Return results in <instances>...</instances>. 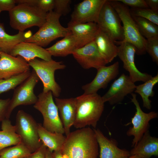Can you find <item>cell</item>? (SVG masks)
Masks as SVG:
<instances>
[{
	"mask_svg": "<svg viewBox=\"0 0 158 158\" xmlns=\"http://www.w3.org/2000/svg\"><path fill=\"white\" fill-rule=\"evenodd\" d=\"M66 137L61 150L63 158H97L99 145L93 129H79Z\"/></svg>",
	"mask_w": 158,
	"mask_h": 158,
	"instance_id": "6da1fadb",
	"label": "cell"
},
{
	"mask_svg": "<svg viewBox=\"0 0 158 158\" xmlns=\"http://www.w3.org/2000/svg\"><path fill=\"white\" fill-rule=\"evenodd\" d=\"M75 98L76 112L73 126L77 129L88 126L95 128L104 110L102 97L96 93L83 94Z\"/></svg>",
	"mask_w": 158,
	"mask_h": 158,
	"instance_id": "7a4b0ae2",
	"label": "cell"
},
{
	"mask_svg": "<svg viewBox=\"0 0 158 158\" xmlns=\"http://www.w3.org/2000/svg\"><path fill=\"white\" fill-rule=\"evenodd\" d=\"M108 1L118 15L123 23L124 32L123 41L133 45L136 48V54L137 55L145 54L146 52L147 39L140 33L128 7L117 0Z\"/></svg>",
	"mask_w": 158,
	"mask_h": 158,
	"instance_id": "3957f363",
	"label": "cell"
},
{
	"mask_svg": "<svg viewBox=\"0 0 158 158\" xmlns=\"http://www.w3.org/2000/svg\"><path fill=\"white\" fill-rule=\"evenodd\" d=\"M8 13L10 26L21 32L34 26L40 27L45 22L48 13L37 6L23 4L15 6Z\"/></svg>",
	"mask_w": 158,
	"mask_h": 158,
	"instance_id": "277c9868",
	"label": "cell"
},
{
	"mask_svg": "<svg viewBox=\"0 0 158 158\" xmlns=\"http://www.w3.org/2000/svg\"><path fill=\"white\" fill-rule=\"evenodd\" d=\"M61 16L53 11L47 13L46 21L34 35L27 39L25 42L35 43L45 47L59 37H64L72 34L68 28L60 24Z\"/></svg>",
	"mask_w": 158,
	"mask_h": 158,
	"instance_id": "5b68a950",
	"label": "cell"
},
{
	"mask_svg": "<svg viewBox=\"0 0 158 158\" xmlns=\"http://www.w3.org/2000/svg\"><path fill=\"white\" fill-rule=\"evenodd\" d=\"M43 84V92L51 91L53 96L58 98L61 92V88L56 81L54 73L58 70L64 69L66 66L61 61L40 60L34 59L28 62Z\"/></svg>",
	"mask_w": 158,
	"mask_h": 158,
	"instance_id": "8992f818",
	"label": "cell"
},
{
	"mask_svg": "<svg viewBox=\"0 0 158 158\" xmlns=\"http://www.w3.org/2000/svg\"><path fill=\"white\" fill-rule=\"evenodd\" d=\"M37 97V100L33 107L42 115L43 127L52 133H64L58 110L53 100L51 92H42L39 94Z\"/></svg>",
	"mask_w": 158,
	"mask_h": 158,
	"instance_id": "52a82bcc",
	"label": "cell"
},
{
	"mask_svg": "<svg viewBox=\"0 0 158 158\" xmlns=\"http://www.w3.org/2000/svg\"><path fill=\"white\" fill-rule=\"evenodd\" d=\"M15 126L21 142L32 153L42 145V143L38 132V123L31 115L23 110H19L16 115Z\"/></svg>",
	"mask_w": 158,
	"mask_h": 158,
	"instance_id": "ba28073f",
	"label": "cell"
},
{
	"mask_svg": "<svg viewBox=\"0 0 158 158\" xmlns=\"http://www.w3.org/2000/svg\"><path fill=\"white\" fill-rule=\"evenodd\" d=\"M39 80L33 70L29 76L15 89L10 99L6 118L9 119L12 112L17 107L36 103L38 97L34 94V90Z\"/></svg>",
	"mask_w": 158,
	"mask_h": 158,
	"instance_id": "9c48e42d",
	"label": "cell"
},
{
	"mask_svg": "<svg viewBox=\"0 0 158 158\" xmlns=\"http://www.w3.org/2000/svg\"><path fill=\"white\" fill-rule=\"evenodd\" d=\"M121 22L117 13L109 1L106 0L101 9L97 22L100 30L114 41H123L124 32Z\"/></svg>",
	"mask_w": 158,
	"mask_h": 158,
	"instance_id": "30bf717a",
	"label": "cell"
},
{
	"mask_svg": "<svg viewBox=\"0 0 158 158\" xmlns=\"http://www.w3.org/2000/svg\"><path fill=\"white\" fill-rule=\"evenodd\" d=\"M131 95L132 97L131 102L134 104L136 111L131 119V123L133 125V126L129 128L126 132V135L128 136L134 137L132 142V147H133L137 145L145 133L149 130L150 121L157 118L158 113L154 111L148 113L143 112L137 99L136 95L133 93Z\"/></svg>",
	"mask_w": 158,
	"mask_h": 158,
	"instance_id": "8fae6325",
	"label": "cell"
},
{
	"mask_svg": "<svg viewBox=\"0 0 158 158\" xmlns=\"http://www.w3.org/2000/svg\"><path fill=\"white\" fill-rule=\"evenodd\" d=\"M114 42L119 46L117 56L123 62V68L128 72L129 76L133 82H145L152 77L150 74L141 72L137 68L134 60L136 49L133 45L124 41Z\"/></svg>",
	"mask_w": 158,
	"mask_h": 158,
	"instance_id": "7c38bea8",
	"label": "cell"
},
{
	"mask_svg": "<svg viewBox=\"0 0 158 158\" xmlns=\"http://www.w3.org/2000/svg\"><path fill=\"white\" fill-rule=\"evenodd\" d=\"M106 0H84L77 4L71 15L70 22L76 23H97Z\"/></svg>",
	"mask_w": 158,
	"mask_h": 158,
	"instance_id": "4fadbf2b",
	"label": "cell"
},
{
	"mask_svg": "<svg viewBox=\"0 0 158 158\" xmlns=\"http://www.w3.org/2000/svg\"><path fill=\"white\" fill-rule=\"evenodd\" d=\"M72 55L80 65L85 69L92 68L97 69L107 64L95 41L76 49Z\"/></svg>",
	"mask_w": 158,
	"mask_h": 158,
	"instance_id": "5bb4252c",
	"label": "cell"
},
{
	"mask_svg": "<svg viewBox=\"0 0 158 158\" xmlns=\"http://www.w3.org/2000/svg\"><path fill=\"white\" fill-rule=\"evenodd\" d=\"M136 87L129 76L123 73L111 84L102 99L104 103L108 102L110 105L119 103L128 94L133 93Z\"/></svg>",
	"mask_w": 158,
	"mask_h": 158,
	"instance_id": "9a60e30c",
	"label": "cell"
},
{
	"mask_svg": "<svg viewBox=\"0 0 158 158\" xmlns=\"http://www.w3.org/2000/svg\"><path fill=\"white\" fill-rule=\"evenodd\" d=\"M119 67V63L117 61L109 66H105L97 69L96 75L93 80L82 87L83 94L96 93L100 89L106 88L109 83L118 75Z\"/></svg>",
	"mask_w": 158,
	"mask_h": 158,
	"instance_id": "2e32d148",
	"label": "cell"
},
{
	"mask_svg": "<svg viewBox=\"0 0 158 158\" xmlns=\"http://www.w3.org/2000/svg\"><path fill=\"white\" fill-rule=\"evenodd\" d=\"M0 55V79H8L30 71L28 63L20 56H13L2 51Z\"/></svg>",
	"mask_w": 158,
	"mask_h": 158,
	"instance_id": "e0dca14e",
	"label": "cell"
},
{
	"mask_svg": "<svg viewBox=\"0 0 158 158\" xmlns=\"http://www.w3.org/2000/svg\"><path fill=\"white\" fill-rule=\"evenodd\" d=\"M67 28L74 37L78 48L94 41L100 30L97 23L93 22L76 23L70 21Z\"/></svg>",
	"mask_w": 158,
	"mask_h": 158,
	"instance_id": "ac0fdd59",
	"label": "cell"
},
{
	"mask_svg": "<svg viewBox=\"0 0 158 158\" xmlns=\"http://www.w3.org/2000/svg\"><path fill=\"white\" fill-rule=\"evenodd\" d=\"M93 129L100 148L99 158H122L130 156V151L118 147L116 140L109 139L99 129Z\"/></svg>",
	"mask_w": 158,
	"mask_h": 158,
	"instance_id": "d6986e66",
	"label": "cell"
},
{
	"mask_svg": "<svg viewBox=\"0 0 158 158\" xmlns=\"http://www.w3.org/2000/svg\"><path fill=\"white\" fill-rule=\"evenodd\" d=\"M55 100L66 136L71 132V128L73 126L76 117V98L60 99L55 97Z\"/></svg>",
	"mask_w": 158,
	"mask_h": 158,
	"instance_id": "ffe728a7",
	"label": "cell"
},
{
	"mask_svg": "<svg viewBox=\"0 0 158 158\" xmlns=\"http://www.w3.org/2000/svg\"><path fill=\"white\" fill-rule=\"evenodd\" d=\"M9 54L13 56H20L28 62L37 58L46 61L52 59V56L46 49L34 43L25 42L15 46Z\"/></svg>",
	"mask_w": 158,
	"mask_h": 158,
	"instance_id": "44dd1931",
	"label": "cell"
},
{
	"mask_svg": "<svg viewBox=\"0 0 158 158\" xmlns=\"http://www.w3.org/2000/svg\"><path fill=\"white\" fill-rule=\"evenodd\" d=\"M130 155L141 158H150L158 156V138L151 136L149 130L144 134L137 145L130 151Z\"/></svg>",
	"mask_w": 158,
	"mask_h": 158,
	"instance_id": "7402d4cb",
	"label": "cell"
},
{
	"mask_svg": "<svg viewBox=\"0 0 158 158\" xmlns=\"http://www.w3.org/2000/svg\"><path fill=\"white\" fill-rule=\"evenodd\" d=\"M94 41L107 64L111 62L117 56L118 46L106 33L100 30Z\"/></svg>",
	"mask_w": 158,
	"mask_h": 158,
	"instance_id": "603a6c76",
	"label": "cell"
},
{
	"mask_svg": "<svg viewBox=\"0 0 158 158\" xmlns=\"http://www.w3.org/2000/svg\"><path fill=\"white\" fill-rule=\"evenodd\" d=\"M38 132L42 144L51 152L61 150L66 138L63 134L49 131L40 123H38Z\"/></svg>",
	"mask_w": 158,
	"mask_h": 158,
	"instance_id": "cb8c5ba5",
	"label": "cell"
},
{
	"mask_svg": "<svg viewBox=\"0 0 158 158\" xmlns=\"http://www.w3.org/2000/svg\"><path fill=\"white\" fill-rule=\"evenodd\" d=\"M78 49L77 42L71 34L58 41L46 49L51 56L65 57L73 54Z\"/></svg>",
	"mask_w": 158,
	"mask_h": 158,
	"instance_id": "d4e9b609",
	"label": "cell"
},
{
	"mask_svg": "<svg viewBox=\"0 0 158 158\" xmlns=\"http://www.w3.org/2000/svg\"><path fill=\"white\" fill-rule=\"evenodd\" d=\"M24 31H19L11 35L5 31L3 24L0 22V49L2 51L9 54L13 49L19 43L25 42L31 35Z\"/></svg>",
	"mask_w": 158,
	"mask_h": 158,
	"instance_id": "484cf974",
	"label": "cell"
},
{
	"mask_svg": "<svg viewBox=\"0 0 158 158\" xmlns=\"http://www.w3.org/2000/svg\"><path fill=\"white\" fill-rule=\"evenodd\" d=\"M0 131V151L3 149L21 142L19 135L16 133L15 126L9 119L5 118L1 122Z\"/></svg>",
	"mask_w": 158,
	"mask_h": 158,
	"instance_id": "4316f807",
	"label": "cell"
},
{
	"mask_svg": "<svg viewBox=\"0 0 158 158\" xmlns=\"http://www.w3.org/2000/svg\"><path fill=\"white\" fill-rule=\"evenodd\" d=\"M158 82V74L152 77L143 84L136 86L134 92L138 94L141 97L143 102V106L148 110L151 109V101L149 99L150 97H153L154 92V87Z\"/></svg>",
	"mask_w": 158,
	"mask_h": 158,
	"instance_id": "83f0119b",
	"label": "cell"
},
{
	"mask_svg": "<svg viewBox=\"0 0 158 158\" xmlns=\"http://www.w3.org/2000/svg\"><path fill=\"white\" fill-rule=\"evenodd\" d=\"M132 16L136 24L140 33L143 37L147 39L158 37V25L143 18Z\"/></svg>",
	"mask_w": 158,
	"mask_h": 158,
	"instance_id": "f1b7e54d",
	"label": "cell"
},
{
	"mask_svg": "<svg viewBox=\"0 0 158 158\" xmlns=\"http://www.w3.org/2000/svg\"><path fill=\"white\" fill-rule=\"evenodd\" d=\"M32 153L24 144L21 142L15 146L5 148L0 151V158H25Z\"/></svg>",
	"mask_w": 158,
	"mask_h": 158,
	"instance_id": "f546056e",
	"label": "cell"
},
{
	"mask_svg": "<svg viewBox=\"0 0 158 158\" xmlns=\"http://www.w3.org/2000/svg\"><path fill=\"white\" fill-rule=\"evenodd\" d=\"M31 72L29 71L8 79H0V95L19 85L29 76Z\"/></svg>",
	"mask_w": 158,
	"mask_h": 158,
	"instance_id": "4dcf8cb0",
	"label": "cell"
},
{
	"mask_svg": "<svg viewBox=\"0 0 158 158\" xmlns=\"http://www.w3.org/2000/svg\"><path fill=\"white\" fill-rule=\"evenodd\" d=\"M130 11L132 16L143 18L158 25V11L149 8H131Z\"/></svg>",
	"mask_w": 158,
	"mask_h": 158,
	"instance_id": "1f68e13d",
	"label": "cell"
},
{
	"mask_svg": "<svg viewBox=\"0 0 158 158\" xmlns=\"http://www.w3.org/2000/svg\"><path fill=\"white\" fill-rule=\"evenodd\" d=\"M147 39L146 51L151 56L152 61L158 64V37Z\"/></svg>",
	"mask_w": 158,
	"mask_h": 158,
	"instance_id": "d6a6232c",
	"label": "cell"
},
{
	"mask_svg": "<svg viewBox=\"0 0 158 158\" xmlns=\"http://www.w3.org/2000/svg\"><path fill=\"white\" fill-rule=\"evenodd\" d=\"M71 0H54V11L61 16H66L71 11Z\"/></svg>",
	"mask_w": 158,
	"mask_h": 158,
	"instance_id": "836d02e7",
	"label": "cell"
},
{
	"mask_svg": "<svg viewBox=\"0 0 158 158\" xmlns=\"http://www.w3.org/2000/svg\"><path fill=\"white\" fill-rule=\"evenodd\" d=\"M36 6L46 13L53 11L54 7V0H37Z\"/></svg>",
	"mask_w": 158,
	"mask_h": 158,
	"instance_id": "e575fe53",
	"label": "cell"
},
{
	"mask_svg": "<svg viewBox=\"0 0 158 158\" xmlns=\"http://www.w3.org/2000/svg\"><path fill=\"white\" fill-rule=\"evenodd\" d=\"M131 8H149L145 0H117Z\"/></svg>",
	"mask_w": 158,
	"mask_h": 158,
	"instance_id": "d590c367",
	"label": "cell"
},
{
	"mask_svg": "<svg viewBox=\"0 0 158 158\" xmlns=\"http://www.w3.org/2000/svg\"><path fill=\"white\" fill-rule=\"evenodd\" d=\"M11 99H0V122L6 118V114Z\"/></svg>",
	"mask_w": 158,
	"mask_h": 158,
	"instance_id": "8d00e7d4",
	"label": "cell"
},
{
	"mask_svg": "<svg viewBox=\"0 0 158 158\" xmlns=\"http://www.w3.org/2000/svg\"><path fill=\"white\" fill-rule=\"evenodd\" d=\"M16 0H0V13L3 11H10L15 6Z\"/></svg>",
	"mask_w": 158,
	"mask_h": 158,
	"instance_id": "74e56055",
	"label": "cell"
},
{
	"mask_svg": "<svg viewBox=\"0 0 158 158\" xmlns=\"http://www.w3.org/2000/svg\"><path fill=\"white\" fill-rule=\"evenodd\" d=\"M47 147L43 144L34 152L31 153L28 158H45Z\"/></svg>",
	"mask_w": 158,
	"mask_h": 158,
	"instance_id": "f35d334b",
	"label": "cell"
},
{
	"mask_svg": "<svg viewBox=\"0 0 158 158\" xmlns=\"http://www.w3.org/2000/svg\"><path fill=\"white\" fill-rule=\"evenodd\" d=\"M149 8L156 11H158V0H145Z\"/></svg>",
	"mask_w": 158,
	"mask_h": 158,
	"instance_id": "ab89813d",
	"label": "cell"
},
{
	"mask_svg": "<svg viewBox=\"0 0 158 158\" xmlns=\"http://www.w3.org/2000/svg\"><path fill=\"white\" fill-rule=\"evenodd\" d=\"M16 4L36 6L37 0H16Z\"/></svg>",
	"mask_w": 158,
	"mask_h": 158,
	"instance_id": "60d3db41",
	"label": "cell"
},
{
	"mask_svg": "<svg viewBox=\"0 0 158 158\" xmlns=\"http://www.w3.org/2000/svg\"><path fill=\"white\" fill-rule=\"evenodd\" d=\"M52 155L53 158H63L61 150L54 151Z\"/></svg>",
	"mask_w": 158,
	"mask_h": 158,
	"instance_id": "b9f144b4",
	"label": "cell"
},
{
	"mask_svg": "<svg viewBox=\"0 0 158 158\" xmlns=\"http://www.w3.org/2000/svg\"><path fill=\"white\" fill-rule=\"evenodd\" d=\"M52 153L47 148L46 152L45 158H53Z\"/></svg>",
	"mask_w": 158,
	"mask_h": 158,
	"instance_id": "7bdbcfd3",
	"label": "cell"
},
{
	"mask_svg": "<svg viewBox=\"0 0 158 158\" xmlns=\"http://www.w3.org/2000/svg\"><path fill=\"white\" fill-rule=\"evenodd\" d=\"M122 158H141L137 155H130V156L129 157H124Z\"/></svg>",
	"mask_w": 158,
	"mask_h": 158,
	"instance_id": "ee69618b",
	"label": "cell"
},
{
	"mask_svg": "<svg viewBox=\"0 0 158 158\" xmlns=\"http://www.w3.org/2000/svg\"><path fill=\"white\" fill-rule=\"evenodd\" d=\"M28 157H29V156L28 157H25V158H28Z\"/></svg>",
	"mask_w": 158,
	"mask_h": 158,
	"instance_id": "f6af8a7d",
	"label": "cell"
},
{
	"mask_svg": "<svg viewBox=\"0 0 158 158\" xmlns=\"http://www.w3.org/2000/svg\"><path fill=\"white\" fill-rule=\"evenodd\" d=\"M1 51V50L0 49V52Z\"/></svg>",
	"mask_w": 158,
	"mask_h": 158,
	"instance_id": "bcb514c9",
	"label": "cell"
},
{
	"mask_svg": "<svg viewBox=\"0 0 158 158\" xmlns=\"http://www.w3.org/2000/svg\"></svg>",
	"mask_w": 158,
	"mask_h": 158,
	"instance_id": "7dc6e473",
	"label": "cell"
}]
</instances>
